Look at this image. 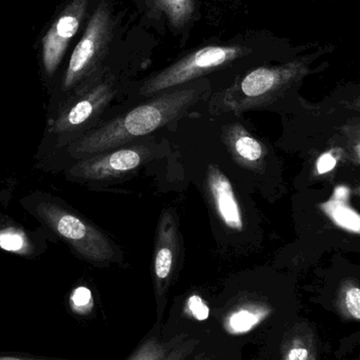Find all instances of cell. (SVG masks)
<instances>
[{
	"label": "cell",
	"mask_w": 360,
	"mask_h": 360,
	"mask_svg": "<svg viewBox=\"0 0 360 360\" xmlns=\"http://www.w3.org/2000/svg\"><path fill=\"white\" fill-rule=\"evenodd\" d=\"M154 8L164 15L175 30L183 29L196 13V0H151Z\"/></svg>",
	"instance_id": "cell-13"
},
{
	"label": "cell",
	"mask_w": 360,
	"mask_h": 360,
	"mask_svg": "<svg viewBox=\"0 0 360 360\" xmlns=\"http://www.w3.org/2000/svg\"><path fill=\"white\" fill-rule=\"evenodd\" d=\"M93 6L92 0H69L55 17L42 39L40 60L44 77H54L70 44L87 23Z\"/></svg>",
	"instance_id": "cell-7"
},
{
	"label": "cell",
	"mask_w": 360,
	"mask_h": 360,
	"mask_svg": "<svg viewBox=\"0 0 360 360\" xmlns=\"http://www.w3.org/2000/svg\"><path fill=\"white\" fill-rule=\"evenodd\" d=\"M188 308H190L192 316L198 319V321H205V319H209V307L205 304L202 298L199 297L198 295L192 296V297L188 300Z\"/></svg>",
	"instance_id": "cell-18"
},
{
	"label": "cell",
	"mask_w": 360,
	"mask_h": 360,
	"mask_svg": "<svg viewBox=\"0 0 360 360\" xmlns=\"http://www.w3.org/2000/svg\"><path fill=\"white\" fill-rule=\"evenodd\" d=\"M336 166V158L331 153H325L319 158L316 168L319 174H325L333 170Z\"/></svg>",
	"instance_id": "cell-20"
},
{
	"label": "cell",
	"mask_w": 360,
	"mask_h": 360,
	"mask_svg": "<svg viewBox=\"0 0 360 360\" xmlns=\"http://www.w3.org/2000/svg\"><path fill=\"white\" fill-rule=\"evenodd\" d=\"M118 92L116 79L107 65L68 95L58 105L50 122L51 134L67 145L87 132Z\"/></svg>",
	"instance_id": "cell-4"
},
{
	"label": "cell",
	"mask_w": 360,
	"mask_h": 360,
	"mask_svg": "<svg viewBox=\"0 0 360 360\" xmlns=\"http://www.w3.org/2000/svg\"><path fill=\"white\" fill-rule=\"evenodd\" d=\"M249 53L251 49L239 44L203 46L148 78L139 89V94L145 97L156 96L169 89L183 86L230 65Z\"/></svg>",
	"instance_id": "cell-5"
},
{
	"label": "cell",
	"mask_w": 360,
	"mask_h": 360,
	"mask_svg": "<svg viewBox=\"0 0 360 360\" xmlns=\"http://www.w3.org/2000/svg\"><path fill=\"white\" fill-rule=\"evenodd\" d=\"M146 146L116 148L89 158L78 160L68 171V176L82 181H99L132 172L149 158Z\"/></svg>",
	"instance_id": "cell-8"
},
{
	"label": "cell",
	"mask_w": 360,
	"mask_h": 360,
	"mask_svg": "<svg viewBox=\"0 0 360 360\" xmlns=\"http://www.w3.org/2000/svg\"><path fill=\"white\" fill-rule=\"evenodd\" d=\"M308 349L302 346H295L289 351L285 360H308Z\"/></svg>",
	"instance_id": "cell-21"
},
{
	"label": "cell",
	"mask_w": 360,
	"mask_h": 360,
	"mask_svg": "<svg viewBox=\"0 0 360 360\" xmlns=\"http://www.w3.org/2000/svg\"><path fill=\"white\" fill-rule=\"evenodd\" d=\"M224 143L237 164L259 171L266 162V149L240 124H230L224 131Z\"/></svg>",
	"instance_id": "cell-11"
},
{
	"label": "cell",
	"mask_w": 360,
	"mask_h": 360,
	"mask_svg": "<svg viewBox=\"0 0 360 360\" xmlns=\"http://www.w3.org/2000/svg\"><path fill=\"white\" fill-rule=\"evenodd\" d=\"M328 207H329L330 215L333 217L336 224H340L342 228L348 229L352 232L359 233V217L353 210L338 201L329 203Z\"/></svg>",
	"instance_id": "cell-15"
},
{
	"label": "cell",
	"mask_w": 360,
	"mask_h": 360,
	"mask_svg": "<svg viewBox=\"0 0 360 360\" xmlns=\"http://www.w3.org/2000/svg\"><path fill=\"white\" fill-rule=\"evenodd\" d=\"M206 86L194 82L182 88L160 93L148 103L118 116L103 126L88 131L68 143V153L82 160L108 150L126 146L165 124L182 117L202 96Z\"/></svg>",
	"instance_id": "cell-1"
},
{
	"label": "cell",
	"mask_w": 360,
	"mask_h": 360,
	"mask_svg": "<svg viewBox=\"0 0 360 360\" xmlns=\"http://www.w3.org/2000/svg\"><path fill=\"white\" fill-rule=\"evenodd\" d=\"M114 30L116 19L111 4L108 0H99L93 6L84 33L74 48L61 78L59 103L105 67Z\"/></svg>",
	"instance_id": "cell-3"
},
{
	"label": "cell",
	"mask_w": 360,
	"mask_h": 360,
	"mask_svg": "<svg viewBox=\"0 0 360 360\" xmlns=\"http://www.w3.org/2000/svg\"><path fill=\"white\" fill-rule=\"evenodd\" d=\"M260 319V313L245 309L232 314L228 321V326L235 333H244L255 327Z\"/></svg>",
	"instance_id": "cell-16"
},
{
	"label": "cell",
	"mask_w": 360,
	"mask_h": 360,
	"mask_svg": "<svg viewBox=\"0 0 360 360\" xmlns=\"http://www.w3.org/2000/svg\"><path fill=\"white\" fill-rule=\"evenodd\" d=\"M36 213L55 234L67 241L85 259L105 264L116 255L111 243L104 233L61 205L44 201L36 207Z\"/></svg>",
	"instance_id": "cell-6"
},
{
	"label": "cell",
	"mask_w": 360,
	"mask_h": 360,
	"mask_svg": "<svg viewBox=\"0 0 360 360\" xmlns=\"http://www.w3.org/2000/svg\"><path fill=\"white\" fill-rule=\"evenodd\" d=\"M72 304L75 310H82L87 308L88 304L91 306V293L86 288H78L72 295Z\"/></svg>",
	"instance_id": "cell-19"
},
{
	"label": "cell",
	"mask_w": 360,
	"mask_h": 360,
	"mask_svg": "<svg viewBox=\"0 0 360 360\" xmlns=\"http://www.w3.org/2000/svg\"><path fill=\"white\" fill-rule=\"evenodd\" d=\"M198 342L182 340L161 342L156 338H150L144 342L128 360H185L192 354Z\"/></svg>",
	"instance_id": "cell-12"
},
{
	"label": "cell",
	"mask_w": 360,
	"mask_h": 360,
	"mask_svg": "<svg viewBox=\"0 0 360 360\" xmlns=\"http://www.w3.org/2000/svg\"><path fill=\"white\" fill-rule=\"evenodd\" d=\"M192 360H211V359L207 356V355H198V356L194 357V359Z\"/></svg>",
	"instance_id": "cell-23"
},
{
	"label": "cell",
	"mask_w": 360,
	"mask_h": 360,
	"mask_svg": "<svg viewBox=\"0 0 360 360\" xmlns=\"http://www.w3.org/2000/svg\"><path fill=\"white\" fill-rule=\"evenodd\" d=\"M345 306L353 319H360V290L359 287H349L345 291Z\"/></svg>",
	"instance_id": "cell-17"
},
{
	"label": "cell",
	"mask_w": 360,
	"mask_h": 360,
	"mask_svg": "<svg viewBox=\"0 0 360 360\" xmlns=\"http://www.w3.org/2000/svg\"><path fill=\"white\" fill-rule=\"evenodd\" d=\"M206 188L213 209L221 221L230 230H243L242 212L232 182L218 167H209Z\"/></svg>",
	"instance_id": "cell-9"
},
{
	"label": "cell",
	"mask_w": 360,
	"mask_h": 360,
	"mask_svg": "<svg viewBox=\"0 0 360 360\" xmlns=\"http://www.w3.org/2000/svg\"><path fill=\"white\" fill-rule=\"evenodd\" d=\"M0 248L14 253L25 254L30 245L25 233L17 229L6 228L0 230Z\"/></svg>",
	"instance_id": "cell-14"
},
{
	"label": "cell",
	"mask_w": 360,
	"mask_h": 360,
	"mask_svg": "<svg viewBox=\"0 0 360 360\" xmlns=\"http://www.w3.org/2000/svg\"><path fill=\"white\" fill-rule=\"evenodd\" d=\"M313 60V56L298 57L283 65L257 68L216 95L213 105L238 114L270 105L310 73Z\"/></svg>",
	"instance_id": "cell-2"
},
{
	"label": "cell",
	"mask_w": 360,
	"mask_h": 360,
	"mask_svg": "<svg viewBox=\"0 0 360 360\" xmlns=\"http://www.w3.org/2000/svg\"><path fill=\"white\" fill-rule=\"evenodd\" d=\"M179 248V232L175 216L169 210H165L159 220L154 247V268L158 283H167L170 278Z\"/></svg>",
	"instance_id": "cell-10"
},
{
	"label": "cell",
	"mask_w": 360,
	"mask_h": 360,
	"mask_svg": "<svg viewBox=\"0 0 360 360\" xmlns=\"http://www.w3.org/2000/svg\"><path fill=\"white\" fill-rule=\"evenodd\" d=\"M0 360H49V359H25V357H14V356H0Z\"/></svg>",
	"instance_id": "cell-22"
}]
</instances>
